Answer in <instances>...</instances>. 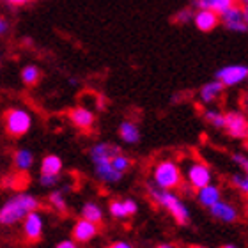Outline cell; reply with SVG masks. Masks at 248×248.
Returning a JSON list of instances; mask_svg holds the SVG:
<instances>
[{"instance_id": "obj_34", "label": "cell", "mask_w": 248, "mask_h": 248, "mask_svg": "<svg viewBox=\"0 0 248 248\" xmlns=\"http://www.w3.org/2000/svg\"><path fill=\"white\" fill-rule=\"evenodd\" d=\"M7 31H9V23H7V21H5L4 18L0 16V36H4Z\"/></svg>"}, {"instance_id": "obj_40", "label": "cell", "mask_w": 248, "mask_h": 248, "mask_svg": "<svg viewBox=\"0 0 248 248\" xmlns=\"http://www.w3.org/2000/svg\"><path fill=\"white\" fill-rule=\"evenodd\" d=\"M236 4H241V5H248V0H236Z\"/></svg>"}, {"instance_id": "obj_38", "label": "cell", "mask_w": 248, "mask_h": 248, "mask_svg": "<svg viewBox=\"0 0 248 248\" xmlns=\"http://www.w3.org/2000/svg\"><path fill=\"white\" fill-rule=\"evenodd\" d=\"M243 11H245V20L248 23V5H243Z\"/></svg>"}, {"instance_id": "obj_31", "label": "cell", "mask_w": 248, "mask_h": 248, "mask_svg": "<svg viewBox=\"0 0 248 248\" xmlns=\"http://www.w3.org/2000/svg\"><path fill=\"white\" fill-rule=\"evenodd\" d=\"M39 181L43 186H55L59 183V174H41Z\"/></svg>"}, {"instance_id": "obj_1", "label": "cell", "mask_w": 248, "mask_h": 248, "mask_svg": "<svg viewBox=\"0 0 248 248\" xmlns=\"http://www.w3.org/2000/svg\"><path fill=\"white\" fill-rule=\"evenodd\" d=\"M117 153H121V149L115 144H110V142H99L91 149V160L94 163V170H96V176L101 183L115 185L124 177V174L115 170L114 165H112V158Z\"/></svg>"}, {"instance_id": "obj_16", "label": "cell", "mask_w": 248, "mask_h": 248, "mask_svg": "<svg viewBox=\"0 0 248 248\" xmlns=\"http://www.w3.org/2000/svg\"><path fill=\"white\" fill-rule=\"evenodd\" d=\"M69 121H71L78 129H83V131H87L94 126V114L91 112L89 108L85 107H77V108L69 110Z\"/></svg>"}, {"instance_id": "obj_22", "label": "cell", "mask_w": 248, "mask_h": 248, "mask_svg": "<svg viewBox=\"0 0 248 248\" xmlns=\"http://www.w3.org/2000/svg\"><path fill=\"white\" fill-rule=\"evenodd\" d=\"M62 160L55 155H48L41 161V174H61Z\"/></svg>"}, {"instance_id": "obj_19", "label": "cell", "mask_w": 248, "mask_h": 248, "mask_svg": "<svg viewBox=\"0 0 248 248\" xmlns=\"http://www.w3.org/2000/svg\"><path fill=\"white\" fill-rule=\"evenodd\" d=\"M82 218L99 225V223L103 222V209H101L98 204H94V202H87V204H83V207H82Z\"/></svg>"}, {"instance_id": "obj_11", "label": "cell", "mask_w": 248, "mask_h": 248, "mask_svg": "<svg viewBox=\"0 0 248 248\" xmlns=\"http://www.w3.org/2000/svg\"><path fill=\"white\" fill-rule=\"evenodd\" d=\"M191 23L197 27V31L213 32L220 25V15H217V13H213L209 9H195Z\"/></svg>"}, {"instance_id": "obj_6", "label": "cell", "mask_w": 248, "mask_h": 248, "mask_svg": "<svg viewBox=\"0 0 248 248\" xmlns=\"http://www.w3.org/2000/svg\"><path fill=\"white\" fill-rule=\"evenodd\" d=\"M185 177H186V183H188L193 190H199V188H202V186L213 183L211 169H209L204 161H199V160L188 161Z\"/></svg>"}, {"instance_id": "obj_13", "label": "cell", "mask_w": 248, "mask_h": 248, "mask_svg": "<svg viewBox=\"0 0 248 248\" xmlns=\"http://www.w3.org/2000/svg\"><path fill=\"white\" fill-rule=\"evenodd\" d=\"M43 217L37 211L27 213L23 218V231L29 241H37L43 236Z\"/></svg>"}, {"instance_id": "obj_41", "label": "cell", "mask_w": 248, "mask_h": 248, "mask_svg": "<svg viewBox=\"0 0 248 248\" xmlns=\"http://www.w3.org/2000/svg\"><path fill=\"white\" fill-rule=\"evenodd\" d=\"M222 248H238L236 245H232V243H227V245H223Z\"/></svg>"}, {"instance_id": "obj_43", "label": "cell", "mask_w": 248, "mask_h": 248, "mask_svg": "<svg viewBox=\"0 0 248 248\" xmlns=\"http://www.w3.org/2000/svg\"><path fill=\"white\" fill-rule=\"evenodd\" d=\"M247 80H248V78H247Z\"/></svg>"}, {"instance_id": "obj_7", "label": "cell", "mask_w": 248, "mask_h": 248, "mask_svg": "<svg viewBox=\"0 0 248 248\" xmlns=\"http://www.w3.org/2000/svg\"><path fill=\"white\" fill-rule=\"evenodd\" d=\"M220 23H222L229 32H238V34H247L248 23L245 20V11L241 4H232L229 9H225L220 15Z\"/></svg>"}, {"instance_id": "obj_2", "label": "cell", "mask_w": 248, "mask_h": 248, "mask_svg": "<svg viewBox=\"0 0 248 248\" xmlns=\"http://www.w3.org/2000/svg\"><path fill=\"white\" fill-rule=\"evenodd\" d=\"M147 191H149L151 199L160 207H163V209H167V211L170 213L172 218L179 225H188L190 223V218H191L190 209L185 204V201L177 197V193H174L172 190H161V188H158L155 185L147 186Z\"/></svg>"}, {"instance_id": "obj_8", "label": "cell", "mask_w": 248, "mask_h": 248, "mask_svg": "<svg viewBox=\"0 0 248 248\" xmlns=\"http://www.w3.org/2000/svg\"><path fill=\"white\" fill-rule=\"evenodd\" d=\"M223 129L231 135L232 139L238 140H247L248 139V117L245 112L239 110H231L225 112V126Z\"/></svg>"}, {"instance_id": "obj_14", "label": "cell", "mask_w": 248, "mask_h": 248, "mask_svg": "<svg viewBox=\"0 0 248 248\" xmlns=\"http://www.w3.org/2000/svg\"><path fill=\"white\" fill-rule=\"evenodd\" d=\"M195 195H197V202H199L202 207L209 209L215 202H218L220 199H222V190H220V186H218V185H215V183H209V185L199 188Z\"/></svg>"}, {"instance_id": "obj_23", "label": "cell", "mask_w": 248, "mask_h": 248, "mask_svg": "<svg viewBox=\"0 0 248 248\" xmlns=\"http://www.w3.org/2000/svg\"><path fill=\"white\" fill-rule=\"evenodd\" d=\"M41 77H43L41 69L37 66H25L21 69V80H23V83L29 85V87L37 85V82L41 80Z\"/></svg>"}, {"instance_id": "obj_26", "label": "cell", "mask_w": 248, "mask_h": 248, "mask_svg": "<svg viewBox=\"0 0 248 248\" xmlns=\"http://www.w3.org/2000/svg\"><path fill=\"white\" fill-rule=\"evenodd\" d=\"M112 165H114L115 170H119L121 174H126L129 170V167H131V160H129L128 156L123 155V151L117 153V155L112 158Z\"/></svg>"}, {"instance_id": "obj_37", "label": "cell", "mask_w": 248, "mask_h": 248, "mask_svg": "<svg viewBox=\"0 0 248 248\" xmlns=\"http://www.w3.org/2000/svg\"><path fill=\"white\" fill-rule=\"evenodd\" d=\"M241 107H243L245 114H248V93L243 96V99H241Z\"/></svg>"}, {"instance_id": "obj_42", "label": "cell", "mask_w": 248, "mask_h": 248, "mask_svg": "<svg viewBox=\"0 0 248 248\" xmlns=\"http://www.w3.org/2000/svg\"><path fill=\"white\" fill-rule=\"evenodd\" d=\"M191 248H206V247H191Z\"/></svg>"}, {"instance_id": "obj_35", "label": "cell", "mask_w": 248, "mask_h": 248, "mask_svg": "<svg viewBox=\"0 0 248 248\" xmlns=\"http://www.w3.org/2000/svg\"><path fill=\"white\" fill-rule=\"evenodd\" d=\"M110 248H133L129 243H126V241H115V243L110 245Z\"/></svg>"}, {"instance_id": "obj_27", "label": "cell", "mask_w": 248, "mask_h": 248, "mask_svg": "<svg viewBox=\"0 0 248 248\" xmlns=\"http://www.w3.org/2000/svg\"><path fill=\"white\" fill-rule=\"evenodd\" d=\"M231 183H232L234 188H238L243 195H248V176L243 172H238V174H232L231 176Z\"/></svg>"}, {"instance_id": "obj_28", "label": "cell", "mask_w": 248, "mask_h": 248, "mask_svg": "<svg viewBox=\"0 0 248 248\" xmlns=\"http://www.w3.org/2000/svg\"><path fill=\"white\" fill-rule=\"evenodd\" d=\"M50 204L61 213L67 211V204H66V199H64V193H62V191H52V193H50Z\"/></svg>"}, {"instance_id": "obj_24", "label": "cell", "mask_w": 248, "mask_h": 248, "mask_svg": "<svg viewBox=\"0 0 248 248\" xmlns=\"http://www.w3.org/2000/svg\"><path fill=\"white\" fill-rule=\"evenodd\" d=\"M27 174L23 170H18V174H15V176H9L5 177L4 185L9 186V188H13V190H21V188H25L27 186Z\"/></svg>"}, {"instance_id": "obj_39", "label": "cell", "mask_w": 248, "mask_h": 248, "mask_svg": "<svg viewBox=\"0 0 248 248\" xmlns=\"http://www.w3.org/2000/svg\"><path fill=\"white\" fill-rule=\"evenodd\" d=\"M156 248H174L172 245H169V243H163V245H158Z\"/></svg>"}, {"instance_id": "obj_4", "label": "cell", "mask_w": 248, "mask_h": 248, "mask_svg": "<svg viewBox=\"0 0 248 248\" xmlns=\"http://www.w3.org/2000/svg\"><path fill=\"white\" fill-rule=\"evenodd\" d=\"M183 183L181 167L174 160L158 161L153 169V185L161 190H176Z\"/></svg>"}, {"instance_id": "obj_20", "label": "cell", "mask_w": 248, "mask_h": 248, "mask_svg": "<svg viewBox=\"0 0 248 248\" xmlns=\"http://www.w3.org/2000/svg\"><path fill=\"white\" fill-rule=\"evenodd\" d=\"M204 121L215 129H223V126H225V114H223L222 110L209 107V108L204 110Z\"/></svg>"}, {"instance_id": "obj_5", "label": "cell", "mask_w": 248, "mask_h": 248, "mask_svg": "<svg viewBox=\"0 0 248 248\" xmlns=\"http://www.w3.org/2000/svg\"><path fill=\"white\" fill-rule=\"evenodd\" d=\"M4 124L5 131L11 137H23L29 133V129L32 126V117L29 112L21 108H9L4 114Z\"/></svg>"}, {"instance_id": "obj_33", "label": "cell", "mask_w": 248, "mask_h": 248, "mask_svg": "<svg viewBox=\"0 0 248 248\" xmlns=\"http://www.w3.org/2000/svg\"><path fill=\"white\" fill-rule=\"evenodd\" d=\"M55 248H78V245H77V241H73V239H64V241H61Z\"/></svg>"}, {"instance_id": "obj_9", "label": "cell", "mask_w": 248, "mask_h": 248, "mask_svg": "<svg viewBox=\"0 0 248 248\" xmlns=\"http://www.w3.org/2000/svg\"><path fill=\"white\" fill-rule=\"evenodd\" d=\"M218 82H222L225 87H236L247 82L248 78V66L245 64H229V66L220 67L215 75Z\"/></svg>"}, {"instance_id": "obj_3", "label": "cell", "mask_w": 248, "mask_h": 248, "mask_svg": "<svg viewBox=\"0 0 248 248\" xmlns=\"http://www.w3.org/2000/svg\"><path fill=\"white\" fill-rule=\"evenodd\" d=\"M39 201L29 193H20V195L11 197L4 206L0 207V223L2 225H15L25 218L27 213L37 211L39 209Z\"/></svg>"}, {"instance_id": "obj_30", "label": "cell", "mask_w": 248, "mask_h": 248, "mask_svg": "<svg viewBox=\"0 0 248 248\" xmlns=\"http://www.w3.org/2000/svg\"><path fill=\"white\" fill-rule=\"evenodd\" d=\"M232 161L239 167V170L248 176V156L247 155H243V153H234Z\"/></svg>"}, {"instance_id": "obj_18", "label": "cell", "mask_w": 248, "mask_h": 248, "mask_svg": "<svg viewBox=\"0 0 248 248\" xmlns=\"http://www.w3.org/2000/svg\"><path fill=\"white\" fill-rule=\"evenodd\" d=\"M119 137L126 144H139L140 140V129L139 126L131 121H123L119 126Z\"/></svg>"}, {"instance_id": "obj_12", "label": "cell", "mask_w": 248, "mask_h": 248, "mask_svg": "<svg viewBox=\"0 0 248 248\" xmlns=\"http://www.w3.org/2000/svg\"><path fill=\"white\" fill-rule=\"evenodd\" d=\"M223 93H225V85L215 78V80L204 83V85L199 89V99H201L202 105L211 107L213 103H217L218 99L222 98Z\"/></svg>"}, {"instance_id": "obj_21", "label": "cell", "mask_w": 248, "mask_h": 248, "mask_svg": "<svg viewBox=\"0 0 248 248\" xmlns=\"http://www.w3.org/2000/svg\"><path fill=\"white\" fill-rule=\"evenodd\" d=\"M13 160H15V167L18 170L27 172L32 167V163H34V155L27 149H18L15 153V158H13Z\"/></svg>"}, {"instance_id": "obj_36", "label": "cell", "mask_w": 248, "mask_h": 248, "mask_svg": "<svg viewBox=\"0 0 248 248\" xmlns=\"http://www.w3.org/2000/svg\"><path fill=\"white\" fill-rule=\"evenodd\" d=\"M5 2H9L11 5H25L29 2H32V0H5Z\"/></svg>"}, {"instance_id": "obj_32", "label": "cell", "mask_w": 248, "mask_h": 248, "mask_svg": "<svg viewBox=\"0 0 248 248\" xmlns=\"http://www.w3.org/2000/svg\"><path fill=\"white\" fill-rule=\"evenodd\" d=\"M123 204H124V209H126V213H128V217H133L135 213L139 211V204H137L133 199H124Z\"/></svg>"}, {"instance_id": "obj_10", "label": "cell", "mask_w": 248, "mask_h": 248, "mask_svg": "<svg viewBox=\"0 0 248 248\" xmlns=\"http://www.w3.org/2000/svg\"><path fill=\"white\" fill-rule=\"evenodd\" d=\"M209 215L222 223H236L239 218V213L236 209V206L227 201H222V199L209 207Z\"/></svg>"}, {"instance_id": "obj_15", "label": "cell", "mask_w": 248, "mask_h": 248, "mask_svg": "<svg viewBox=\"0 0 248 248\" xmlns=\"http://www.w3.org/2000/svg\"><path fill=\"white\" fill-rule=\"evenodd\" d=\"M96 234H98V225L85 220V218L78 220L73 227V238L77 243H87L93 238H96Z\"/></svg>"}, {"instance_id": "obj_29", "label": "cell", "mask_w": 248, "mask_h": 248, "mask_svg": "<svg viewBox=\"0 0 248 248\" xmlns=\"http://www.w3.org/2000/svg\"><path fill=\"white\" fill-rule=\"evenodd\" d=\"M110 215L114 218H117V220H124V218H128V213H126V209H124V204L123 201H112L110 202Z\"/></svg>"}, {"instance_id": "obj_25", "label": "cell", "mask_w": 248, "mask_h": 248, "mask_svg": "<svg viewBox=\"0 0 248 248\" xmlns=\"http://www.w3.org/2000/svg\"><path fill=\"white\" fill-rule=\"evenodd\" d=\"M193 13H195V7L193 5H186V7H181L177 11L176 16H174V21L176 23H181V25H188L193 20Z\"/></svg>"}, {"instance_id": "obj_17", "label": "cell", "mask_w": 248, "mask_h": 248, "mask_svg": "<svg viewBox=\"0 0 248 248\" xmlns=\"http://www.w3.org/2000/svg\"><path fill=\"white\" fill-rule=\"evenodd\" d=\"M232 4H236V0H193L195 9H209L217 15H222Z\"/></svg>"}]
</instances>
